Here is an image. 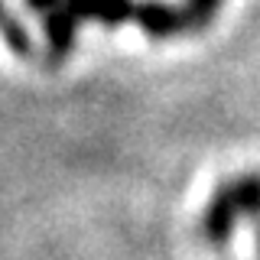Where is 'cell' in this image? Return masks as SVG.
Here are the masks:
<instances>
[{
  "mask_svg": "<svg viewBox=\"0 0 260 260\" xmlns=\"http://www.w3.org/2000/svg\"><path fill=\"white\" fill-rule=\"evenodd\" d=\"M244 218H260V173H241L231 176L211 192V199L202 208L199 234L208 247L221 250L234 238V228Z\"/></svg>",
  "mask_w": 260,
  "mask_h": 260,
  "instance_id": "6da1fadb",
  "label": "cell"
},
{
  "mask_svg": "<svg viewBox=\"0 0 260 260\" xmlns=\"http://www.w3.org/2000/svg\"><path fill=\"white\" fill-rule=\"evenodd\" d=\"M32 13L43 16V32H46V62L62 65L75 49L78 39V20L62 7V0H26Z\"/></svg>",
  "mask_w": 260,
  "mask_h": 260,
  "instance_id": "7a4b0ae2",
  "label": "cell"
},
{
  "mask_svg": "<svg viewBox=\"0 0 260 260\" xmlns=\"http://www.w3.org/2000/svg\"><path fill=\"white\" fill-rule=\"evenodd\" d=\"M134 20L140 23V29L153 39H173L179 32H189L182 7L166 4V0H137Z\"/></svg>",
  "mask_w": 260,
  "mask_h": 260,
  "instance_id": "3957f363",
  "label": "cell"
},
{
  "mask_svg": "<svg viewBox=\"0 0 260 260\" xmlns=\"http://www.w3.org/2000/svg\"><path fill=\"white\" fill-rule=\"evenodd\" d=\"M62 7L78 23L94 20V23H104V26H120V23L134 20L137 0H62Z\"/></svg>",
  "mask_w": 260,
  "mask_h": 260,
  "instance_id": "277c9868",
  "label": "cell"
},
{
  "mask_svg": "<svg viewBox=\"0 0 260 260\" xmlns=\"http://www.w3.org/2000/svg\"><path fill=\"white\" fill-rule=\"evenodd\" d=\"M0 32H4V39L10 43V49L16 55H29L32 52V43H29V32L26 26H20V20L7 10L4 4H0Z\"/></svg>",
  "mask_w": 260,
  "mask_h": 260,
  "instance_id": "5b68a950",
  "label": "cell"
},
{
  "mask_svg": "<svg viewBox=\"0 0 260 260\" xmlns=\"http://www.w3.org/2000/svg\"><path fill=\"white\" fill-rule=\"evenodd\" d=\"M224 0H185L182 4V13H185V23H189V32L195 29H205L211 20H215V13L221 10Z\"/></svg>",
  "mask_w": 260,
  "mask_h": 260,
  "instance_id": "8992f818",
  "label": "cell"
},
{
  "mask_svg": "<svg viewBox=\"0 0 260 260\" xmlns=\"http://www.w3.org/2000/svg\"><path fill=\"white\" fill-rule=\"evenodd\" d=\"M257 250H260V218H257Z\"/></svg>",
  "mask_w": 260,
  "mask_h": 260,
  "instance_id": "52a82bcc",
  "label": "cell"
}]
</instances>
